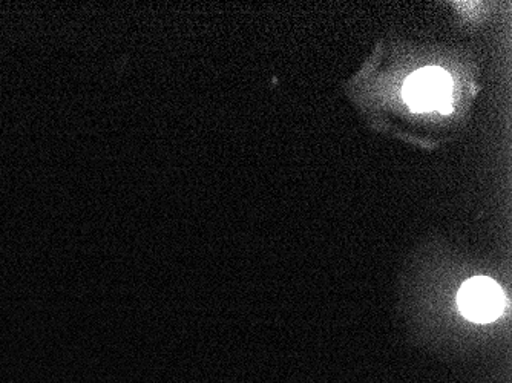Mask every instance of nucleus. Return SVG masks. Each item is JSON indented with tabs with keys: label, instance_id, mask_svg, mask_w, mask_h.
<instances>
[{
	"label": "nucleus",
	"instance_id": "2",
	"mask_svg": "<svg viewBox=\"0 0 512 383\" xmlns=\"http://www.w3.org/2000/svg\"><path fill=\"white\" fill-rule=\"evenodd\" d=\"M460 313L476 324L496 321L505 310V293L490 278H473L462 285L457 295Z\"/></svg>",
	"mask_w": 512,
	"mask_h": 383
},
{
	"label": "nucleus",
	"instance_id": "1",
	"mask_svg": "<svg viewBox=\"0 0 512 383\" xmlns=\"http://www.w3.org/2000/svg\"><path fill=\"white\" fill-rule=\"evenodd\" d=\"M404 100L413 112H453V79L439 66H427L408 77Z\"/></svg>",
	"mask_w": 512,
	"mask_h": 383
}]
</instances>
